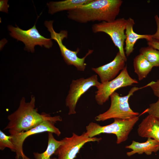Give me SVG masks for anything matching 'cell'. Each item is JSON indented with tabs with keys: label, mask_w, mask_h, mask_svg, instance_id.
Here are the masks:
<instances>
[{
	"label": "cell",
	"mask_w": 159,
	"mask_h": 159,
	"mask_svg": "<svg viewBox=\"0 0 159 159\" xmlns=\"http://www.w3.org/2000/svg\"><path fill=\"white\" fill-rule=\"evenodd\" d=\"M111 124L102 126L95 122H91L86 126L85 136L89 138L102 133L114 134L117 137L116 143L119 144L126 141L133 127L139 119V116L129 120L114 119Z\"/></svg>",
	"instance_id": "obj_4"
},
{
	"label": "cell",
	"mask_w": 159,
	"mask_h": 159,
	"mask_svg": "<svg viewBox=\"0 0 159 159\" xmlns=\"http://www.w3.org/2000/svg\"><path fill=\"white\" fill-rule=\"evenodd\" d=\"M147 41L149 46L159 51V40L151 38Z\"/></svg>",
	"instance_id": "obj_23"
},
{
	"label": "cell",
	"mask_w": 159,
	"mask_h": 159,
	"mask_svg": "<svg viewBox=\"0 0 159 159\" xmlns=\"http://www.w3.org/2000/svg\"><path fill=\"white\" fill-rule=\"evenodd\" d=\"M137 132L141 137L150 138L159 142V117L148 115L139 125Z\"/></svg>",
	"instance_id": "obj_13"
},
{
	"label": "cell",
	"mask_w": 159,
	"mask_h": 159,
	"mask_svg": "<svg viewBox=\"0 0 159 159\" xmlns=\"http://www.w3.org/2000/svg\"><path fill=\"white\" fill-rule=\"evenodd\" d=\"M125 148L132 150L127 153V155L128 156L136 153L141 154L145 153L147 155H150L153 152L156 153L159 150V142L149 138L144 143H139L133 140L130 145L126 146Z\"/></svg>",
	"instance_id": "obj_14"
},
{
	"label": "cell",
	"mask_w": 159,
	"mask_h": 159,
	"mask_svg": "<svg viewBox=\"0 0 159 159\" xmlns=\"http://www.w3.org/2000/svg\"><path fill=\"white\" fill-rule=\"evenodd\" d=\"M8 0H1L0 1V11L8 13L9 5L7 4Z\"/></svg>",
	"instance_id": "obj_24"
},
{
	"label": "cell",
	"mask_w": 159,
	"mask_h": 159,
	"mask_svg": "<svg viewBox=\"0 0 159 159\" xmlns=\"http://www.w3.org/2000/svg\"><path fill=\"white\" fill-rule=\"evenodd\" d=\"M52 133L48 132V145L46 150L43 153H39L34 152L33 154L35 159H57L51 158L52 155L54 154L56 150L63 143V141L57 140L54 138Z\"/></svg>",
	"instance_id": "obj_18"
},
{
	"label": "cell",
	"mask_w": 159,
	"mask_h": 159,
	"mask_svg": "<svg viewBox=\"0 0 159 159\" xmlns=\"http://www.w3.org/2000/svg\"><path fill=\"white\" fill-rule=\"evenodd\" d=\"M147 113L153 116L159 117V98L157 101L149 105V107L142 114Z\"/></svg>",
	"instance_id": "obj_21"
},
{
	"label": "cell",
	"mask_w": 159,
	"mask_h": 159,
	"mask_svg": "<svg viewBox=\"0 0 159 159\" xmlns=\"http://www.w3.org/2000/svg\"><path fill=\"white\" fill-rule=\"evenodd\" d=\"M152 89L154 95L159 98V79L156 81H152L149 86Z\"/></svg>",
	"instance_id": "obj_22"
},
{
	"label": "cell",
	"mask_w": 159,
	"mask_h": 159,
	"mask_svg": "<svg viewBox=\"0 0 159 159\" xmlns=\"http://www.w3.org/2000/svg\"><path fill=\"white\" fill-rule=\"evenodd\" d=\"M35 24L32 27L27 30L22 29L16 25L15 27L11 25L8 26L10 36L17 41L22 42L25 45L24 49L32 53L34 52L36 45L49 49L53 44L51 38H46L40 34L36 28Z\"/></svg>",
	"instance_id": "obj_6"
},
{
	"label": "cell",
	"mask_w": 159,
	"mask_h": 159,
	"mask_svg": "<svg viewBox=\"0 0 159 159\" xmlns=\"http://www.w3.org/2000/svg\"><path fill=\"white\" fill-rule=\"evenodd\" d=\"M35 97L32 95L29 102H26L25 98L20 100L18 109L8 115L9 122L4 130H11L18 132L27 131L37 126L43 121L49 120L56 123L62 121L60 116H51L49 114L38 112L35 108Z\"/></svg>",
	"instance_id": "obj_2"
},
{
	"label": "cell",
	"mask_w": 159,
	"mask_h": 159,
	"mask_svg": "<svg viewBox=\"0 0 159 159\" xmlns=\"http://www.w3.org/2000/svg\"><path fill=\"white\" fill-rule=\"evenodd\" d=\"M101 83L98 81L97 76L94 74L87 78H80L73 80L70 85L68 94L65 100V105L69 108L68 115L76 113V107L80 97L90 88H97Z\"/></svg>",
	"instance_id": "obj_10"
},
{
	"label": "cell",
	"mask_w": 159,
	"mask_h": 159,
	"mask_svg": "<svg viewBox=\"0 0 159 159\" xmlns=\"http://www.w3.org/2000/svg\"><path fill=\"white\" fill-rule=\"evenodd\" d=\"M135 24L134 20L130 17L126 20L125 35V50L127 57L131 54L134 49V46L137 41L140 39H145L147 41L151 38L150 34H140L135 32L133 27Z\"/></svg>",
	"instance_id": "obj_15"
},
{
	"label": "cell",
	"mask_w": 159,
	"mask_h": 159,
	"mask_svg": "<svg viewBox=\"0 0 159 159\" xmlns=\"http://www.w3.org/2000/svg\"><path fill=\"white\" fill-rule=\"evenodd\" d=\"M53 20L46 21L44 24L50 33L51 39L54 40L59 47L61 54L65 63L68 65H73L77 70L83 72L87 64L85 63V59L93 52V50L89 49L84 57L80 58L77 56L80 49L77 48L75 51L71 50L67 48L63 43V40L68 37V32L66 30H62L57 33L53 27Z\"/></svg>",
	"instance_id": "obj_5"
},
{
	"label": "cell",
	"mask_w": 159,
	"mask_h": 159,
	"mask_svg": "<svg viewBox=\"0 0 159 159\" xmlns=\"http://www.w3.org/2000/svg\"><path fill=\"white\" fill-rule=\"evenodd\" d=\"M133 67L134 72L137 74L140 81L145 78L154 67L141 54L138 55L134 59Z\"/></svg>",
	"instance_id": "obj_17"
},
{
	"label": "cell",
	"mask_w": 159,
	"mask_h": 159,
	"mask_svg": "<svg viewBox=\"0 0 159 159\" xmlns=\"http://www.w3.org/2000/svg\"><path fill=\"white\" fill-rule=\"evenodd\" d=\"M138 83V81L129 75L126 65L120 74L114 79L101 83L97 88L95 99L97 103L102 105L109 100L111 95L117 90L122 87L131 86Z\"/></svg>",
	"instance_id": "obj_9"
},
{
	"label": "cell",
	"mask_w": 159,
	"mask_h": 159,
	"mask_svg": "<svg viewBox=\"0 0 159 159\" xmlns=\"http://www.w3.org/2000/svg\"><path fill=\"white\" fill-rule=\"evenodd\" d=\"M154 18L157 26V31L155 34L151 35V37L152 38L159 40V17L156 15Z\"/></svg>",
	"instance_id": "obj_25"
},
{
	"label": "cell",
	"mask_w": 159,
	"mask_h": 159,
	"mask_svg": "<svg viewBox=\"0 0 159 159\" xmlns=\"http://www.w3.org/2000/svg\"><path fill=\"white\" fill-rule=\"evenodd\" d=\"M54 122L45 120L37 126L26 131L18 132L9 130L10 135L12 137L11 141L15 147L16 159H33L30 158L24 153L23 148L24 142L29 136L44 132H50L59 136L61 132L59 129L54 125Z\"/></svg>",
	"instance_id": "obj_8"
},
{
	"label": "cell",
	"mask_w": 159,
	"mask_h": 159,
	"mask_svg": "<svg viewBox=\"0 0 159 159\" xmlns=\"http://www.w3.org/2000/svg\"><path fill=\"white\" fill-rule=\"evenodd\" d=\"M126 20L124 18L115 19L111 22L102 21L93 24L92 27L93 33L104 32L109 35L114 45L119 49L123 59L126 62L127 58L124 49L126 36L125 33Z\"/></svg>",
	"instance_id": "obj_7"
},
{
	"label": "cell",
	"mask_w": 159,
	"mask_h": 159,
	"mask_svg": "<svg viewBox=\"0 0 159 159\" xmlns=\"http://www.w3.org/2000/svg\"><path fill=\"white\" fill-rule=\"evenodd\" d=\"M122 2L121 0H92L86 5L68 11L67 17L80 23L111 22L115 20Z\"/></svg>",
	"instance_id": "obj_1"
},
{
	"label": "cell",
	"mask_w": 159,
	"mask_h": 159,
	"mask_svg": "<svg viewBox=\"0 0 159 159\" xmlns=\"http://www.w3.org/2000/svg\"><path fill=\"white\" fill-rule=\"evenodd\" d=\"M151 84L150 82L145 86L140 87H133L128 94L124 96H120L117 92H114L110 97L111 105L109 109L106 112L97 116L95 117V120L103 121L112 118L129 120L138 116L139 113L134 112L130 108L129 100L135 92L149 87Z\"/></svg>",
	"instance_id": "obj_3"
},
{
	"label": "cell",
	"mask_w": 159,
	"mask_h": 159,
	"mask_svg": "<svg viewBox=\"0 0 159 159\" xmlns=\"http://www.w3.org/2000/svg\"><path fill=\"white\" fill-rule=\"evenodd\" d=\"M101 138L88 137L84 132L79 135L74 133L72 136L65 137L62 139L63 143L56 150L54 154L57 156V159H74L80 149L86 143L99 141Z\"/></svg>",
	"instance_id": "obj_11"
},
{
	"label": "cell",
	"mask_w": 159,
	"mask_h": 159,
	"mask_svg": "<svg viewBox=\"0 0 159 159\" xmlns=\"http://www.w3.org/2000/svg\"><path fill=\"white\" fill-rule=\"evenodd\" d=\"M92 0H65L50 1L47 4L48 13L53 14L57 12L65 10L68 11L86 5Z\"/></svg>",
	"instance_id": "obj_16"
},
{
	"label": "cell",
	"mask_w": 159,
	"mask_h": 159,
	"mask_svg": "<svg viewBox=\"0 0 159 159\" xmlns=\"http://www.w3.org/2000/svg\"><path fill=\"white\" fill-rule=\"evenodd\" d=\"M140 54L143 55L153 67H159V51L148 46L140 49Z\"/></svg>",
	"instance_id": "obj_19"
},
{
	"label": "cell",
	"mask_w": 159,
	"mask_h": 159,
	"mask_svg": "<svg viewBox=\"0 0 159 159\" xmlns=\"http://www.w3.org/2000/svg\"><path fill=\"white\" fill-rule=\"evenodd\" d=\"M12 138L11 135H7L1 130H0V150H4L6 148H9L13 152H15V146L11 141Z\"/></svg>",
	"instance_id": "obj_20"
},
{
	"label": "cell",
	"mask_w": 159,
	"mask_h": 159,
	"mask_svg": "<svg viewBox=\"0 0 159 159\" xmlns=\"http://www.w3.org/2000/svg\"><path fill=\"white\" fill-rule=\"evenodd\" d=\"M125 62L118 52L111 62L97 67H92V70L99 76L101 83H104L115 79L125 68Z\"/></svg>",
	"instance_id": "obj_12"
}]
</instances>
